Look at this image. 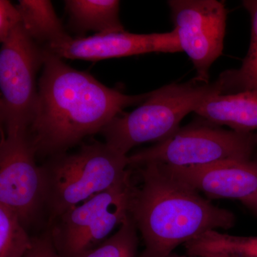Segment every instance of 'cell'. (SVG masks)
<instances>
[{"label": "cell", "mask_w": 257, "mask_h": 257, "mask_svg": "<svg viewBox=\"0 0 257 257\" xmlns=\"http://www.w3.org/2000/svg\"><path fill=\"white\" fill-rule=\"evenodd\" d=\"M45 50L36 112L29 128L37 157L51 158L66 153L86 137L101 133L126 107L140 105L149 96L128 95L106 87Z\"/></svg>", "instance_id": "cell-1"}, {"label": "cell", "mask_w": 257, "mask_h": 257, "mask_svg": "<svg viewBox=\"0 0 257 257\" xmlns=\"http://www.w3.org/2000/svg\"><path fill=\"white\" fill-rule=\"evenodd\" d=\"M135 167L142 182L133 186L130 214L145 243L141 257L170 256L179 245L206 231L234 226L231 211L211 204L160 164Z\"/></svg>", "instance_id": "cell-2"}, {"label": "cell", "mask_w": 257, "mask_h": 257, "mask_svg": "<svg viewBox=\"0 0 257 257\" xmlns=\"http://www.w3.org/2000/svg\"><path fill=\"white\" fill-rule=\"evenodd\" d=\"M45 207L50 224L82 204L131 177L128 155L107 144H84L75 153L51 157L41 167Z\"/></svg>", "instance_id": "cell-3"}, {"label": "cell", "mask_w": 257, "mask_h": 257, "mask_svg": "<svg viewBox=\"0 0 257 257\" xmlns=\"http://www.w3.org/2000/svg\"><path fill=\"white\" fill-rule=\"evenodd\" d=\"M221 94L220 83L197 77L149 92L135 110L121 113L101 130L105 143L122 155L141 144L161 143L180 128L182 119L211 96Z\"/></svg>", "instance_id": "cell-4"}, {"label": "cell", "mask_w": 257, "mask_h": 257, "mask_svg": "<svg viewBox=\"0 0 257 257\" xmlns=\"http://www.w3.org/2000/svg\"><path fill=\"white\" fill-rule=\"evenodd\" d=\"M200 119L180 127L167 140L128 156L130 167L147 163L189 167L251 159L257 152V133L223 130Z\"/></svg>", "instance_id": "cell-5"}, {"label": "cell", "mask_w": 257, "mask_h": 257, "mask_svg": "<svg viewBox=\"0 0 257 257\" xmlns=\"http://www.w3.org/2000/svg\"><path fill=\"white\" fill-rule=\"evenodd\" d=\"M45 47L20 25L0 51V119L2 130H29L36 112L37 72L45 61Z\"/></svg>", "instance_id": "cell-6"}, {"label": "cell", "mask_w": 257, "mask_h": 257, "mask_svg": "<svg viewBox=\"0 0 257 257\" xmlns=\"http://www.w3.org/2000/svg\"><path fill=\"white\" fill-rule=\"evenodd\" d=\"M133 183L131 177L64 213L51 224L52 239L59 253L82 257L130 214Z\"/></svg>", "instance_id": "cell-7"}, {"label": "cell", "mask_w": 257, "mask_h": 257, "mask_svg": "<svg viewBox=\"0 0 257 257\" xmlns=\"http://www.w3.org/2000/svg\"><path fill=\"white\" fill-rule=\"evenodd\" d=\"M29 130H3L0 141V204L15 211L25 227L45 206L41 167Z\"/></svg>", "instance_id": "cell-8"}, {"label": "cell", "mask_w": 257, "mask_h": 257, "mask_svg": "<svg viewBox=\"0 0 257 257\" xmlns=\"http://www.w3.org/2000/svg\"><path fill=\"white\" fill-rule=\"evenodd\" d=\"M174 30L182 52L197 71L196 77L209 81V70L222 54L226 27V8L216 0H170Z\"/></svg>", "instance_id": "cell-9"}, {"label": "cell", "mask_w": 257, "mask_h": 257, "mask_svg": "<svg viewBox=\"0 0 257 257\" xmlns=\"http://www.w3.org/2000/svg\"><path fill=\"white\" fill-rule=\"evenodd\" d=\"M61 58L97 61L144 55L151 52H182L175 30L165 33L138 35L126 31L96 34L87 37H71L57 45L45 46Z\"/></svg>", "instance_id": "cell-10"}, {"label": "cell", "mask_w": 257, "mask_h": 257, "mask_svg": "<svg viewBox=\"0 0 257 257\" xmlns=\"http://www.w3.org/2000/svg\"><path fill=\"white\" fill-rule=\"evenodd\" d=\"M160 165L177 180L211 197L243 202L257 194V152L248 160L222 161L207 165Z\"/></svg>", "instance_id": "cell-11"}, {"label": "cell", "mask_w": 257, "mask_h": 257, "mask_svg": "<svg viewBox=\"0 0 257 257\" xmlns=\"http://www.w3.org/2000/svg\"><path fill=\"white\" fill-rule=\"evenodd\" d=\"M194 113L217 126H227L239 133L257 130V90L208 98Z\"/></svg>", "instance_id": "cell-12"}, {"label": "cell", "mask_w": 257, "mask_h": 257, "mask_svg": "<svg viewBox=\"0 0 257 257\" xmlns=\"http://www.w3.org/2000/svg\"><path fill=\"white\" fill-rule=\"evenodd\" d=\"M64 4L69 25L76 31H94L100 35L125 31L119 18V1L67 0Z\"/></svg>", "instance_id": "cell-13"}, {"label": "cell", "mask_w": 257, "mask_h": 257, "mask_svg": "<svg viewBox=\"0 0 257 257\" xmlns=\"http://www.w3.org/2000/svg\"><path fill=\"white\" fill-rule=\"evenodd\" d=\"M16 7L21 15L24 29L39 45H57L71 38L56 14L51 1L21 0Z\"/></svg>", "instance_id": "cell-14"}, {"label": "cell", "mask_w": 257, "mask_h": 257, "mask_svg": "<svg viewBox=\"0 0 257 257\" xmlns=\"http://www.w3.org/2000/svg\"><path fill=\"white\" fill-rule=\"evenodd\" d=\"M243 5L251 18L249 47L239 68L225 71L218 77L221 94L257 90V0L243 1Z\"/></svg>", "instance_id": "cell-15"}, {"label": "cell", "mask_w": 257, "mask_h": 257, "mask_svg": "<svg viewBox=\"0 0 257 257\" xmlns=\"http://www.w3.org/2000/svg\"><path fill=\"white\" fill-rule=\"evenodd\" d=\"M33 246L18 214L0 204V257H23Z\"/></svg>", "instance_id": "cell-16"}, {"label": "cell", "mask_w": 257, "mask_h": 257, "mask_svg": "<svg viewBox=\"0 0 257 257\" xmlns=\"http://www.w3.org/2000/svg\"><path fill=\"white\" fill-rule=\"evenodd\" d=\"M137 231L136 224L128 214L114 234L82 257H136L138 245Z\"/></svg>", "instance_id": "cell-17"}, {"label": "cell", "mask_w": 257, "mask_h": 257, "mask_svg": "<svg viewBox=\"0 0 257 257\" xmlns=\"http://www.w3.org/2000/svg\"><path fill=\"white\" fill-rule=\"evenodd\" d=\"M215 257H257V236L219 234L214 245Z\"/></svg>", "instance_id": "cell-18"}, {"label": "cell", "mask_w": 257, "mask_h": 257, "mask_svg": "<svg viewBox=\"0 0 257 257\" xmlns=\"http://www.w3.org/2000/svg\"><path fill=\"white\" fill-rule=\"evenodd\" d=\"M22 24L21 15L16 6L8 0L0 1V41L3 43Z\"/></svg>", "instance_id": "cell-19"}, {"label": "cell", "mask_w": 257, "mask_h": 257, "mask_svg": "<svg viewBox=\"0 0 257 257\" xmlns=\"http://www.w3.org/2000/svg\"><path fill=\"white\" fill-rule=\"evenodd\" d=\"M23 257H62L57 251L51 231L33 239V246Z\"/></svg>", "instance_id": "cell-20"}, {"label": "cell", "mask_w": 257, "mask_h": 257, "mask_svg": "<svg viewBox=\"0 0 257 257\" xmlns=\"http://www.w3.org/2000/svg\"><path fill=\"white\" fill-rule=\"evenodd\" d=\"M248 209L254 211L257 214V194L253 197L242 202Z\"/></svg>", "instance_id": "cell-21"}, {"label": "cell", "mask_w": 257, "mask_h": 257, "mask_svg": "<svg viewBox=\"0 0 257 257\" xmlns=\"http://www.w3.org/2000/svg\"><path fill=\"white\" fill-rule=\"evenodd\" d=\"M168 257H187L186 256H179V255H175V254H171L170 256Z\"/></svg>", "instance_id": "cell-22"}]
</instances>
